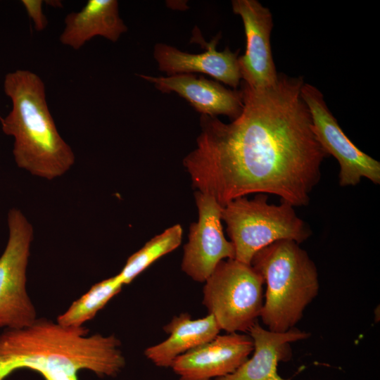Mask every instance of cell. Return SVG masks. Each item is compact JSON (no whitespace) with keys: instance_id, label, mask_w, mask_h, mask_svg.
Here are the masks:
<instances>
[{"instance_id":"cell-1","label":"cell","mask_w":380,"mask_h":380,"mask_svg":"<svg viewBox=\"0 0 380 380\" xmlns=\"http://www.w3.org/2000/svg\"><path fill=\"white\" fill-rule=\"evenodd\" d=\"M303 77L279 74L277 83L241 82L243 108L230 123L201 115L196 146L183 160L193 186L223 207L251 194H273L307 206L328 155L312 130L300 96Z\"/></svg>"},{"instance_id":"cell-2","label":"cell","mask_w":380,"mask_h":380,"mask_svg":"<svg viewBox=\"0 0 380 380\" xmlns=\"http://www.w3.org/2000/svg\"><path fill=\"white\" fill-rule=\"evenodd\" d=\"M66 327L46 318L0 333V380L18 369H29L45 380H78L87 369L99 377H115L125 366L120 341L114 335Z\"/></svg>"},{"instance_id":"cell-3","label":"cell","mask_w":380,"mask_h":380,"mask_svg":"<svg viewBox=\"0 0 380 380\" xmlns=\"http://www.w3.org/2000/svg\"><path fill=\"white\" fill-rule=\"evenodd\" d=\"M4 91L11 109L0 118L1 129L13 138L17 166L46 180L65 175L74 165L75 155L57 129L43 80L30 70H16L5 75Z\"/></svg>"},{"instance_id":"cell-4","label":"cell","mask_w":380,"mask_h":380,"mask_svg":"<svg viewBox=\"0 0 380 380\" xmlns=\"http://www.w3.org/2000/svg\"><path fill=\"white\" fill-rule=\"evenodd\" d=\"M251 265L267 286L262 322L276 333L294 328L319 291L315 262L298 243L284 239L258 251Z\"/></svg>"},{"instance_id":"cell-5","label":"cell","mask_w":380,"mask_h":380,"mask_svg":"<svg viewBox=\"0 0 380 380\" xmlns=\"http://www.w3.org/2000/svg\"><path fill=\"white\" fill-rule=\"evenodd\" d=\"M221 215L234 248V259L248 265L258 251L275 241L287 239L299 244L312 234L291 204H270L265 194L252 199L236 198L222 208Z\"/></svg>"},{"instance_id":"cell-6","label":"cell","mask_w":380,"mask_h":380,"mask_svg":"<svg viewBox=\"0 0 380 380\" xmlns=\"http://www.w3.org/2000/svg\"><path fill=\"white\" fill-rule=\"evenodd\" d=\"M263 284L262 276L251 265L224 260L205 281L203 304L220 330L246 332L260 316Z\"/></svg>"},{"instance_id":"cell-7","label":"cell","mask_w":380,"mask_h":380,"mask_svg":"<svg viewBox=\"0 0 380 380\" xmlns=\"http://www.w3.org/2000/svg\"><path fill=\"white\" fill-rule=\"evenodd\" d=\"M8 238L0 256V328H21L37 317L27 291V270L34 229L16 208L8 212Z\"/></svg>"},{"instance_id":"cell-8","label":"cell","mask_w":380,"mask_h":380,"mask_svg":"<svg viewBox=\"0 0 380 380\" xmlns=\"http://www.w3.org/2000/svg\"><path fill=\"white\" fill-rule=\"evenodd\" d=\"M300 96L310 113L312 130L316 139L325 153L334 156L339 164V185L356 186L362 178L379 184L380 163L362 151L345 134L328 108L321 91L304 83Z\"/></svg>"},{"instance_id":"cell-9","label":"cell","mask_w":380,"mask_h":380,"mask_svg":"<svg viewBox=\"0 0 380 380\" xmlns=\"http://www.w3.org/2000/svg\"><path fill=\"white\" fill-rule=\"evenodd\" d=\"M198 217L189 227L182 270L193 280L205 282L220 262L234 258V248L223 232L222 206L199 191L195 193Z\"/></svg>"},{"instance_id":"cell-10","label":"cell","mask_w":380,"mask_h":380,"mask_svg":"<svg viewBox=\"0 0 380 380\" xmlns=\"http://www.w3.org/2000/svg\"><path fill=\"white\" fill-rule=\"evenodd\" d=\"M232 6L242 19L246 38V51L238 58L243 82L255 89L275 84L279 74L272 53L273 22L270 10L255 0H233Z\"/></svg>"},{"instance_id":"cell-11","label":"cell","mask_w":380,"mask_h":380,"mask_svg":"<svg viewBox=\"0 0 380 380\" xmlns=\"http://www.w3.org/2000/svg\"><path fill=\"white\" fill-rule=\"evenodd\" d=\"M252 338L229 333L177 357L171 368L179 380H211L235 372L253 351Z\"/></svg>"},{"instance_id":"cell-12","label":"cell","mask_w":380,"mask_h":380,"mask_svg":"<svg viewBox=\"0 0 380 380\" xmlns=\"http://www.w3.org/2000/svg\"><path fill=\"white\" fill-rule=\"evenodd\" d=\"M163 93L175 92L186 99L202 115H224L237 118L243 108L241 91L224 87L219 82L192 74H177L167 77L139 75Z\"/></svg>"},{"instance_id":"cell-13","label":"cell","mask_w":380,"mask_h":380,"mask_svg":"<svg viewBox=\"0 0 380 380\" xmlns=\"http://www.w3.org/2000/svg\"><path fill=\"white\" fill-rule=\"evenodd\" d=\"M218 40L219 37L214 38L206 44L208 50L200 53H189L158 43L155 45L153 56L159 70L168 76L201 72L236 89L241 79L238 63L239 51L232 52L226 48L217 51L215 47Z\"/></svg>"},{"instance_id":"cell-14","label":"cell","mask_w":380,"mask_h":380,"mask_svg":"<svg viewBox=\"0 0 380 380\" xmlns=\"http://www.w3.org/2000/svg\"><path fill=\"white\" fill-rule=\"evenodd\" d=\"M248 332L254 344L253 356L233 373L215 380H289L278 374V363L291 357V342L308 338L310 334L296 328L276 333L262 328L258 322Z\"/></svg>"},{"instance_id":"cell-15","label":"cell","mask_w":380,"mask_h":380,"mask_svg":"<svg viewBox=\"0 0 380 380\" xmlns=\"http://www.w3.org/2000/svg\"><path fill=\"white\" fill-rule=\"evenodd\" d=\"M64 23L60 42L75 50L99 36L116 42L127 31L116 0H88L80 11L68 13Z\"/></svg>"},{"instance_id":"cell-16","label":"cell","mask_w":380,"mask_h":380,"mask_svg":"<svg viewBox=\"0 0 380 380\" xmlns=\"http://www.w3.org/2000/svg\"><path fill=\"white\" fill-rule=\"evenodd\" d=\"M163 329L169 337L144 351L145 356L160 367H171L177 357L210 341L220 331L213 315L193 319L188 313L175 316Z\"/></svg>"},{"instance_id":"cell-17","label":"cell","mask_w":380,"mask_h":380,"mask_svg":"<svg viewBox=\"0 0 380 380\" xmlns=\"http://www.w3.org/2000/svg\"><path fill=\"white\" fill-rule=\"evenodd\" d=\"M123 285L118 274L95 284L65 312L58 315L56 322L66 327H82L122 290Z\"/></svg>"},{"instance_id":"cell-18","label":"cell","mask_w":380,"mask_h":380,"mask_svg":"<svg viewBox=\"0 0 380 380\" xmlns=\"http://www.w3.org/2000/svg\"><path fill=\"white\" fill-rule=\"evenodd\" d=\"M182 228L175 224L155 236L130 255L118 274L122 284H128L160 257L176 249L182 242Z\"/></svg>"},{"instance_id":"cell-19","label":"cell","mask_w":380,"mask_h":380,"mask_svg":"<svg viewBox=\"0 0 380 380\" xmlns=\"http://www.w3.org/2000/svg\"><path fill=\"white\" fill-rule=\"evenodd\" d=\"M29 18L32 20L34 27L37 32L43 31L48 25V20L43 12L42 0H22Z\"/></svg>"},{"instance_id":"cell-20","label":"cell","mask_w":380,"mask_h":380,"mask_svg":"<svg viewBox=\"0 0 380 380\" xmlns=\"http://www.w3.org/2000/svg\"><path fill=\"white\" fill-rule=\"evenodd\" d=\"M46 4L51 5L53 7L60 8L62 6V4L60 1H46Z\"/></svg>"},{"instance_id":"cell-21","label":"cell","mask_w":380,"mask_h":380,"mask_svg":"<svg viewBox=\"0 0 380 380\" xmlns=\"http://www.w3.org/2000/svg\"></svg>"}]
</instances>
